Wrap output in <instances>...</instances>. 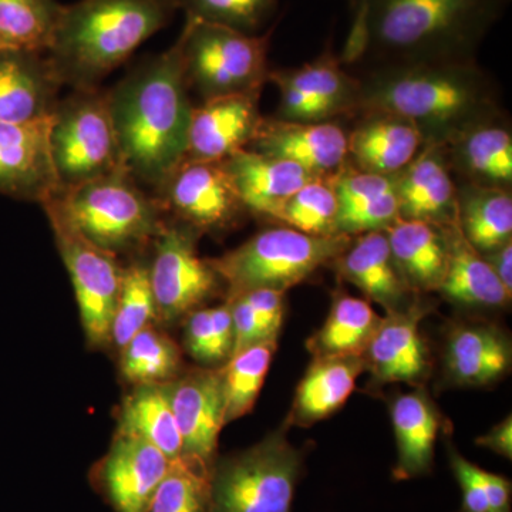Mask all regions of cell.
Returning <instances> with one entry per match:
<instances>
[{"label":"cell","mask_w":512,"mask_h":512,"mask_svg":"<svg viewBox=\"0 0 512 512\" xmlns=\"http://www.w3.org/2000/svg\"><path fill=\"white\" fill-rule=\"evenodd\" d=\"M355 26L350 62L365 69L396 64L474 62L510 0H350Z\"/></svg>","instance_id":"6da1fadb"},{"label":"cell","mask_w":512,"mask_h":512,"mask_svg":"<svg viewBox=\"0 0 512 512\" xmlns=\"http://www.w3.org/2000/svg\"><path fill=\"white\" fill-rule=\"evenodd\" d=\"M356 116L389 113L447 146L468 128L505 113L497 80L474 62L396 64L363 69Z\"/></svg>","instance_id":"7a4b0ae2"},{"label":"cell","mask_w":512,"mask_h":512,"mask_svg":"<svg viewBox=\"0 0 512 512\" xmlns=\"http://www.w3.org/2000/svg\"><path fill=\"white\" fill-rule=\"evenodd\" d=\"M107 97L124 167L160 190L184 161L194 110L178 40L138 63Z\"/></svg>","instance_id":"3957f363"},{"label":"cell","mask_w":512,"mask_h":512,"mask_svg":"<svg viewBox=\"0 0 512 512\" xmlns=\"http://www.w3.org/2000/svg\"><path fill=\"white\" fill-rule=\"evenodd\" d=\"M177 12L175 0H79L63 6L46 56L63 86L100 89Z\"/></svg>","instance_id":"277c9868"},{"label":"cell","mask_w":512,"mask_h":512,"mask_svg":"<svg viewBox=\"0 0 512 512\" xmlns=\"http://www.w3.org/2000/svg\"><path fill=\"white\" fill-rule=\"evenodd\" d=\"M42 207L55 211L87 241L116 256L143 247L165 228L160 202L148 197L126 168L59 191Z\"/></svg>","instance_id":"5b68a950"},{"label":"cell","mask_w":512,"mask_h":512,"mask_svg":"<svg viewBox=\"0 0 512 512\" xmlns=\"http://www.w3.org/2000/svg\"><path fill=\"white\" fill-rule=\"evenodd\" d=\"M352 238L343 234L315 237L289 227L265 229L208 262L227 285L228 299L252 289L286 292L332 264Z\"/></svg>","instance_id":"8992f818"},{"label":"cell","mask_w":512,"mask_h":512,"mask_svg":"<svg viewBox=\"0 0 512 512\" xmlns=\"http://www.w3.org/2000/svg\"><path fill=\"white\" fill-rule=\"evenodd\" d=\"M274 28L259 35L185 19L178 37L188 89L202 101L235 94H261L268 82Z\"/></svg>","instance_id":"52a82bcc"},{"label":"cell","mask_w":512,"mask_h":512,"mask_svg":"<svg viewBox=\"0 0 512 512\" xmlns=\"http://www.w3.org/2000/svg\"><path fill=\"white\" fill-rule=\"evenodd\" d=\"M303 453L281 429L237 456L214 464L211 512H292Z\"/></svg>","instance_id":"ba28073f"},{"label":"cell","mask_w":512,"mask_h":512,"mask_svg":"<svg viewBox=\"0 0 512 512\" xmlns=\"http://www.w3.org/2000/svg\"><path fill=\"white\" fill-rule=\"evenodd\" d=\"M50 153L59 191L72 190L126 168L107 92L73 90L59 100L52 114Z\"/></svg>","instance_id":"9c48e42d"},{"label":"cell","mask_w":512,"mask_h":512,"mask_svg":"<svg viewBox=\"0 0 512 512\" xmlns=\"http://www.w3.org/2000/svg\"><path fill=\"white\" fill-rule=\"evenodd\" d=\"M45 211L72 278L87 339L94 346L109 343L123 268L117 264L116 255L87 241L55 211Z\"/></svg>","instance_id":"30bf717a"},{"label":"cell","mask_w":512,"mask_h":512,"mask_svg":"<svg viewBox=\"0 0 512 512\" xmlns=\"http://www.w3.org/2000/svg\"><path fill=\"white\" fill-rule=\"evenodd\" d=\"M195 229L165 227L158 235L153 265L148 268L157 318L165 322L188 315L211 298L221 278L195 247Z\"/></svg>","instance_id":"8fae6325"},{"label":"cell","mask_w":512,"mask_h":512,"mask_svg":"<svg viewBox=\"0 0 512 512\" xmlns=\"http://www.w3.org/2000/svg\"><path fill=\"white\" fill-rule=\"evenodd\" d=\"M268 82L281 96L276 119L319 123L356 114L359 79L343 69L330 49L296 69L271 70Z\"/></svg>","instance_id":"7c38bea8"},{"label":"cell","mask_w":512,"mask_h":512,"mask_svg":"<svg viewBox=\"0 0 512 512\" xmlns=\"http://www.w3.org/2000/svg\"><path fill=\"white\" fill-rule=\"evenodd\" d=\"M161 208L195 231H221L247 208L222 161H183L157 191Z\"/></svg>","instance_id":"4fadbf2b"},{"label":"cell","mask_w":512,"mask_h":512,"mask_svg":"<svg viewBox=\"0 0 512 512\" xmlns=\"http://www.w3.org/2000/svg\"><path fill=\"white\" fill-rule=\"evenodd\" d=\"M165 384L183 439L181 457L212 470L218 437L225 424L221 370H192Z\"/></svg>","instance_id":"5bb4252c"},{"label":"cell","mask_w":512,"mask_h":512,"mask_svg":"<svg viewBox=\"0 0 512 512\" xmlns=\"http://www.w3.org/2000/svg\"><path fill=\"white\" fill-rule=\"evenodd\" d=\"M248 150L305 168L320 180H332L348 164V133L336 121L301 123L262 119Z\"/></svg>","instance_id":"9a60e30c"},{"label":"cell","mask_w":512,"mask_h":512,"mask_svg":"<svg viewBox=\"0 0 512 512\" xmlns=\"http://www.w3.org/2000/svg\"><path fill=\"white\" fill-rule=\"evenodd\" d=\"M50 126L52 116L30 123L0 121V194L43 205L59 192Z\"/></svg>","instance_id":"2e32d148"},{"label":"cell","mask_w":512,"mask_h":512,"mask_svg":"<svg viewBox=\"0 0 512 512\" xmlns=\"http://www.w3.org/2000/svg\"><path fill=\"white\" fill-rule=\"evenodd\" d=\"M429 305L413 302L402 311L387 312L363 353L366 369L377 384L406 383L423 387L429 379L431 360L420 322Z\"/></svg>","instance_id":"e0dca14e"},{"label":"cell","mask_w":512,"mask_h":512,"mask_svg":"<svg viewBox=\"0 0 512 512\" xmlns=\"http://www.w3.org/2000/svg\"><path fill=\"white\" fill-rule=\"evenodd\" d=\"M171 461L153 444L120 433L96 468V484L116 512H146Z\"/></svg>","instance_id":"ac0fdd59"},{"label":"cell","mask_w":512,"mask_h":512,"mask_svg":"<svg viewBox=\"0 0 512 512\" xmlns=\"http://www.w3.org/2000/svg\"><path fill=\"white\" fill-rule=\"evenodd\" d=\"M264 117L259 94L202 101L192 110L184 161H222L252 143Z\"/></svg>","instance_id":"d6986e66"},{"label":"cell","mask_w":512,"mask_h":512,"mask_svg":"<svg viewBox=\"0 0 512 512\" xmlns=\"http://www.w3.org/2000/svg\"><path fill=\"white\" fill-rule=\"evenodd\" d=\"M400 220L448 227L457 222V184L446 146L424 144L416 158L396 174Z\"/></svg>","instance_id":"ffe728a7"},{"label":"cell","mask_w":512,"mask_h":512,"mask_svg":"<svg viewBox=\"0 0 512 512\" xmlns=\"http://www.w3.org/2000/svg\"><path fill=\"white\" fill-rule=\"evenodd\" d=\"M62 87L46 53L0 50L2 123H30L52 116Z\"/></svg>","instance_id":"44dd1931"},{"label":"cell","mask_w":512,"mask_h":512,"mask_svg":"<svg viewBox=\"0 0 512 512\" xmlns=\"http://www.w3.org/2000/svg\"><path fill=\"white\" fill-rule=\"evenodd\" d=\"M457 183L512 188V131L507 111L468 128L446 146Z\"/></svg>","instance_id":"7402d4cb"},{"label":"cell","mask_w":512,"mask_h":512,"mask_svg":"<svg viewBox=\"0 0 512 512\" xmlns=\"http://www.w3.org/2000/svg\"><path fill=\"white\" fill-rule=\"evenodd\" d=\"M332 264L345 281L359 288L370 301L382 305L386 312L402 311L416 302V293L407 288L394 264L384 231L355 235Z\"/></svg>","instance_id":"603a6c76"},{"label":"cell","mask_w":512,"mask_h":512,"mask_svg":"<svg viewBox=\"0 0 512 512\" xmlns=\"http://www.w3.org/2000/svg\"><path fill=\"white\" fill-rule=\"evenodd\" d=\"M423 147L420 131L410 121L389 113L359 114L348 133V158L356 170L366 173L399 174Z\"/></svg>","instance_id":"cb8c5ba5"},{"label":"cell","mask_w":512,"mask_h":512,"mask_svg":"<svg viewBox=\"0 0 512 512\" xmlns=\"http://www.w3.org/2000/svg\"><path fill=\"white\" fill-rule=\"evenodd\" d=\"M242 204L252 214H272L303 185L320 180L305 168L242 148L224 160Z\"/></svg>","instance_id":"d4e9b609"},{"label":"cell","mask_w":512,"mask_h":512,"mask_svg":"<svg viewBox=\"0 0 512 512\" xmlns=\"http://www.w3.org/2000/svg\"><path fill=\"white\" fill-rule=\"evenodd\" d=\"M511 342L494 325L458 326L448 336L444 366L458 386L485 387L500 382L511 369Z\"/></svg>","instance_id":"484cf974"},{"label":"cell","mask_w":512,"mask_h":512,"mask_svg":"<svg viewBox=\"0 0 512 512\" xmlns=\"http://www.w3.org/2000/svg\"><path fill=\"white\" fill-rule=\"evenodd\" d=\"M366 370L363 356L313 357L293 399L285 427H308L338 412Z\"/></svg>","instance_id":"4316f807"},{"label":"cell","mask_w":512,"mask_h":512,"mask_svg":"<svg viewBox=\"0 0 512 512\" xmlns=\"http://www.w3.org/2000/svg\"><path fill=\"white\" fill-rule=\"evenodd\" d=\"M384 232L407 288L413 293L439 292L448 262L446 228L399 220Z\"/></svg>","instance_id":"83f0119b"},{"label":"cell","mask_w":512,"mask_h":512,"mask_svg":"<svg viewBox=\"0 0 512 512\" xmlns=\"http://www.w3.org/2000/svg\"><path fill=\"white\" fill-rule=\"evenodd\" d=\"M390 413L399 453L393 468L394 480H410L430 474L441 417L429 394L423 387L400 394L393 400Z\"/></svg>","instance_id":"f1b7e54d"},{"label":"cell","mask_w":512,"mask_h":512,"mask_svg":"<svg viewBox=\"0 0 512 512\" xmlns=\"http://www.w3.org/2000/svg\"><path fill=\"white\" fill-rule=\"evenodd\" d=\"M446 228L448 262L440 293L467 308H503L511 301L500 279L480 252L464 238L457 222Z\"/></svg>","instance_id":"f546056e"},{"label":"cell","mask_w":512,"mask_h":512,"mask_svg":"<svg viewBox=\"0 0 512 512\" xmlns=\"http://www.w3.org/2000/svg\"><path fill=\"white\" fill-rule=\"evenodd\" d=\"M457 224L485 256L512 241V194L501 188L457 183Z\"/></svg>","instance_id":"4dcf8cb0"},{"label":"cell","mask_w":512,"mask_h":512,"mask_svg":"<svg viewBox=\"0 0 512 512\" xmlns=\"http://www.w3.org/2000/svg\"><path fill=\"white\" fill-rule=\"evenodd\" d=\"M119 431L148 441L170 461L183 453V439L165 383L137 384L124 400Z\"/></svg>","instance_id":"1f68e13d"},{"label":"cell","mask_w":512,"mask_h":512,"mask_svg":"<svg viewBox=\"0 0 512 512\" xmlns=\"http://www.w3.org/2000/svg\"><path fill=\"white\" fill-rule=\"evenodd\" d=\"M379 322L380 316L365 299L335 295L325 325L306 346L313 357L363 356Z\"/></svg>","instance_id":"d6a6232c"},{"label":"cell","mask_w":512,"mask_h":512,"mask_svg":"<svg viewBox=\"0 0 512 512\" xmlns=\"http://www.w3.org/2000/svg\"><path fill=\"white\" fill-rule=\"evenodd\" d=\"M63 6L57 0H0V50L47 53Z\"/></svg>","instance_id":"836d02e7"},{"label":"cell","mask_w":512,"mask_h":512,"mask_svg":"<svg viewBox=\"0 0 512 512\" xmlns=\"http://www.w3.org/2000/svg\"><path fill=\"white\" fill-rule=\"evenodd\" d=\"M278 339L264 340L229 357L221 370L225 399V424L247 416L254 409L272 357L278 349Z\"/></svg>","instance_id":"e575fe53"},{"label":"cell","mask_w":512,"mask_h":512,"mask_svg":"<svg viewBox=\"0 0 512 512\" xmlns=\"http://www.w3.org/2000/svg\"><path fill=\"white\" fill-rule=\"evenodd\" d=\"M121 373L134 384L168 383L181 366V352L164 332L147 326L121 349Z\"/></svg>","instance_id":"d590c367"},{"label":"cell","mask_w":512,"mask_h":512,"mask_svg":"<svg viewBox=\"0 0 512 512\" xmlns=\"http://www.w3.org/2000/svg\"><path fill=\"white\" fill-rule=\"evenodd\" d=\"M211 471L184 457L171 461L146 512H211Z\"/></svg>","instance_id":"8d00e7d4"},{"label":"cell","mask_w":512,"mask_h":512,"mask_svg":"<svg viewBox=\"0 0 512 512\" xmlns=\"http://www.w3.org/2000/svg\"><path fill=\"white\" fill-rule=\"evenodd\" d=\"M339 204L330 180H315L303 185L272 214V220L315 237L338 235Z\"/></svg>","instance_id":"74e56055"},{"label":"cell","mask_w":512,"mask_h":512,"mask_svg":"<svg viewBox=\"0 0 512 512\" xmlns=\"http://www.w3.org/2000/svg\"><path fill=\"white\" fill-rule=\"evenodd\" d=\"M154 318H157V308L148 268L143 264L128 266L123 269L110 342L123 349L137 333L150 326Z\"/></svg>","instance_id":"f35d334b"},{"label":"cell","mask_w":512,"mask_h":512,"mask_svg":"<svg viewBox=\"0 0 512 512\" xmlns=\"http://www.w3.org/2000/svg\"><path fill=\"white\" fill-rule=\"evenodd\" d=\"M185 19L259 35L274 18L279 0H175Z\"/></svg>","instance_id":"ab89813d"},{"label":"cell","mask_w":512,"mask_h":512,"mask_svg":"<svg viewBox=\"0 0 512 512\" xmlns=\"http://www.w3.org/2000/svg\"><path fill=\"white\" fill-rule=\"evenodd\" d=\"M399 220V202L394 187V190L380 195L375 200L339 210L336 232L355 237L366 232L386 231Z\"/></svg>","instance_id":"60d3db41"},{"label":"cell","mask_w":512,"mask_h":512,"mask_svg":"<svg viewBox=\"0 0 512 512\" xmlns=\"http://www.w3.org/2000/svg\"><path fill=\"white\" fill-rule=\"evenodd\" d=\"M330 184L338 198L339 210H345L394 190L396 175L366 173L345 167L330 180Z\"/></svg>","instance_id":"b9f144b4"},{"label":"cell","mask_w":512,"mask_h":512,"mask_svg":"<svg viewBox=\"0 0 512 512\" xmlns=\"http://www.w3.org/2000/svg\"><path fill=\"white\" fill-rule=\"evenodd\" d=\"M227 303L231 309L232 326H234L232 355L264 340L278 339V333L272 332L244 299L237 296V298L228 299Z\"/></svg>","instance_id":"7bdbcfd3"},{"label":"cell","mask_w":512,"mask_h":512,"mask_svg":"<svg viewBox=\"0 0 512 512\" xmlns=\"http://www.w3.org/2000/svg\"><path fill=\"white\" fill-rule=\"evenodd\" d=\"M451 470L463 490V507L460 512H491L483 483V468L470 463L454 448L448 451Z\"/></svg>","instance_id":"ee69618b"},{"label":"cell","mask_w":512,"mask_h":512,"mask_svg":"<svg viewBox=\"0 0 512 512\" xmlns=\"http://www.w3.org/2000/svg\"><path fill=\"white\" fill-rule=\"evenodd\" d=\"M184 342L187 352L198 362L207 365L217 363L211 309H195L188 313Z\"/></svg>","instance_id":"f6af8a7d"},{"label":"cell","mask_w":512,"mask_h":512,"mask_svg":"<svg viewBox=\"0 0 512 512\" xmlns=\"http://www.w3.org/2000/svg\"><path fill=\"white\" fill-rule=\"evenodd\" d=\"M285 295L286 292L278 291V289H252V291L241 293L238 296L258 313L259 318L264 320L272 332L279 335L282 322H284Z\"/></svg>","instance_id":"bcb514c9"},{"label":"cell","mask_w":512,"mask_h":512,"mask_svg":"<svg viewBox=\"0 0 512 512\" xmlns=\"http://www.w3.org/2000/svg\"><path fill=\"white\" fill-rule=\"evenodd\" d=\"M212 330H214V348L217 363L229 359L234 349V326L228 303L211 308Z\"/></svg>","instance_id":"7dc6e473"},{"label":"cell","mask_w":512,"mask_h":512,"mask_svg":"<svg viewBox=\"0 0 512 512\" xmlns=\"http://www.w3.org/2000/svg\"><path fill=\"white\" fill-rule=\"evenodd\" d=\"M483 483L491 512H511L512 485L508 478L483 470Z\"/></svg>","instance_id":"c3c4849f"},{"label":"cell","mask_w":512,"mask_h":512,"mask_svg":"<svg viewBox=\"0 0 512 512\" xmlns=\"http://www.w3.org/2000/svg\"><path fill=\"white\" fill-rule=\"evenodd\" d=\"M477 446L490 448L508 460L512 458V420L511 416L488 431L485 436L476 440Z\"/></svg>","instance_id":"681fc988"},{"label":"cell","mask_w":512,"mask_h":512,"mask_svg":"<svg viewBox=\"0 0 512 512\" xmlns=\"http://www.w3.org/2000/svg\"><path fill=\"white\" fill-rule=\"evenodd\" d=\"M484 258L493 268L505 291L512 296V241L498 248L493 254L485 255Z\"/></svg>","instance_id":"f907efd6"}]
</instances>
